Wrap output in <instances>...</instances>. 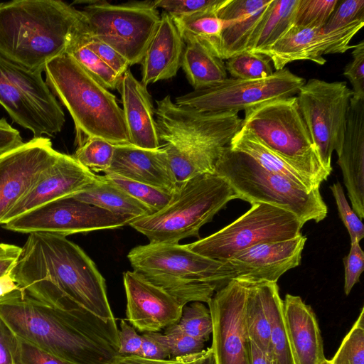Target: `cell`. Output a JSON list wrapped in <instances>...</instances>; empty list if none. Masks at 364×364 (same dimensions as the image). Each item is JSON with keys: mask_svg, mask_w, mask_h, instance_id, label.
Here are the masks:
<instances>
[{"mask_svg": "<svg viewBox=\"0 0 364 364\" xmlns=\"http://www.w3.org/2000/svg\"><path fill=\"white\" fill-rule=\"evenodd\" d=\"M0 105L33 137L59 133L64 112L42 73L29 70L0 55Z\"/></svg>", "mask_w": 364, "mask_h": 364, "instance_id": "cell-10", "label": "cell"}, {"mask_svg": "<svg viewBox=\"0 0 364 364\" xmlns=\"http://www.w3.org/2000/svg\"><path fill=\"white\" fill-rule=\"evenodd\" d=\"M114 146L98 137H89L78 146L73 156L92 172H104L109 168Z\"/></svg>", "mask_w": 364, "mask_h": 364, "instance_id": "cell-39", "label": "cell"}, {"mask_svg": "<svg viewBox=\"0 0 364 364\" xmlns=\"http://www.w3.org/2000/svg\"><path fill=\"white\" fill-rule=\"evenodd\" d=\"M226 0H156V8L171 16L188 15L200 11L220 7Z\"/></svg>", "mask_w": 364, "mask_h": 364, "instance_id": "cell-46", "label": "cell"}, {"mask_svg": "<svg viewBox=\"0 0 364 364\" xmlns=\"http://www.w3.org/2000/svg\"><path fill=\"white\" fill-rule=\"evenodd\" d=\"M338 155L352 208L364 217V99L350 98L342 146Z\"/></svg>", "mask_w": 364, "mask_h": 364, "instance_id": "cell-21", "label": "cell"}, {"mask_svg": "<svg viewBox=\"0 0 364 364\" xmlns=\"http://www.w3.org/2000/svg\"><path fill=\"white\" fill-rule=\"evenodd\" d=\"M330 360L332 364H364V308Z\"/></svg>", "mask_w": 364, "mask_h": 364, "instance_id": "cell-43", "label": "cell"}, {"mask_svg": "<svg viewBox=\"0 0 364 364\" xmlns=\"http://www.w3.org/2000/svg\"><path fill=\"white\" fill-rule=\"evenodd\" d=\"M297 4L298 0H272L246 50L259 53L277 42L292 26Z\"/></svg>", "mask_w": 364, "mask_h": 364, "instance_id": "cell-33", "label": "cell"}, {"mask_svg": "<svg viewBox=\"0 0 364 364\" xmlns=\"http://www.w3.org/2000/svg\"><path fill=\"white\" fill-rule=\"evenodd\" d=\"M245 319L250 341L269 355L271 325L257 282H248Z\"/></svg>", "mask_w": 364, "mask_h": 364, "instance_id": "cell-34", "label": "cell"}, {"mask_svg": "<svg viewBox=\"0 0 364 364\" xmlns=\"http://www.w3.org/2000/svg\"><path fill=\"white\" fill-rule=\"evenodd\" d=\"M235 134L194 142L166 141L164 149L176 188L194 177L215 173L216 163Z\"/></svg>", "mask_w": 364, "mask_h": 364, "instance_id": "cell-26", "label": "cell"}, {"mask_svg": "<svg viewBox=\"0 0 364 364\" xmlns=\"http://www.w3.org/2000/svg\"><path fill=\"white\" fill-rule=\"evenodd\" d=\"M298 103L320 161L330 174L333 151L343 144L353 91L346 82L311 78L299 89Z\"/></svg>", "mask_w": 364, "mask_h": 364, "instance_id": "cell-12", "label": "cell"}, {"mask_svg": "<svg viewBox=\"0 0 364 364\" xmlns=\"http://www.w3.org/2000/svg\"><path fill=\"white\" fill-rule=\"evenodd\" d=\"M134 218L112 213L69 196L45 203L2 226L21 233L48 232L66 237L129 225Z\"/></svg>", "mask_w": 364, "mask_h": 364, "instance_id": "cell-14", "label": "cell"}, {"mask_svg": "<svg viewBox=\"0 0 364 364\" xmlns=\"http://www.w3.org/2000/svg\"><path fill=\"white\" fill-rule=\"evenodd\" d=\"M18 289L20 288L16 285L10 273L0 277V296Z\"/></svg>", "mask_w": 364, "mask_h": 364, "instance_id": "cell-59", "label": "cell"}, {"mask_svg": "<svg viewBox=\"0 0 364 364\" xmlns=\"http://www.w3.org/2000/svg\"><path fill=\"white\" fill-rule=\"evenodd\" d=\"M87 3L81 11L87 33L115 49L129 66L141 63L161 19L154 1Z\"/></svg>", "mask_w": 364, "mask_h": 364, "instance_id": "cell-9", "label": "cell"}, {"mask_svg": "<svg viewBox=\"0 0 364 364\" xmlns=\"http://www.w3.org/2000/svg\"><path fill=\"white\" fill-rule=\"evenodd\" d=\"M330 189L336 200L340 218L349 233L351 242H360L364 237V225L362 220L348 203L339 182L333 183L330 186Z\"/></svg>", "mask_w": 364, "mask_h": 364, "instance_id": "cell-44", "label": "cell"}, {"mask_svg": "<svg viewBox=\"0 0 364 364\" xmlns=\"http://www.w3.org/2000/svg\"><path fill=\"white\" fill-rule=\"evenodd\" d=\"M244 112L241 127L320 188L330 173L320 161L297 97L271 100Z\"/></svg>", "mask_w": 364, "mask_h": 364, "instance_id": "cell-8", "label": "cell"}, {"mask_svg": "<svg viewBox=\"0 0 364 364\" xmlns=\"http://www.w3.org/2000/svg\"><path fill=\"white\" fill-rule=\"evenodd\" d=\"M252 364H272L269 356L251 341Z\"/></svg>", "mask_w": 364, "mask_h": 364, "instance_id": "cell-58", "label": "cell"}, {"mask_svg": "<svg viewBox=\"0 0 364 364\" xmlns=\"http://www.w3.org/2000/svg\"><path fill=\"white\" fill-rule=\"evenodd\" d=\"M109 173L170 193L176 190L166 153L162 146L148 149L130 144L115 145L111 166L105 173Z\"/></svg>", "mask_w": 364, "mask_h": 364, "instance_id": "cell-22", "label": "cell"}, {"mask_svg": "<svg viewBox=\"0 0 364 364\" xmlns=\"http://www.w3.org/2000/svg\"><path fill=\"white\" fill-rule=\"evenodd\" d=\"M185 44L181 67L194 90L215 86L228 78L223 59L198 41Z\"/></svg>", "mask_w": 364, "mask_h": 364, "instance_id": "cell-29", "label": "cell"}, {"mask_svg": "<svg viewBox=\"0 0 364 364\" xmlns=\"http://www.w3.org/2000/svg\"><path fill=\"white\" fill-rule=\"evenodd\" d=\"M141 355L146 358L164 360L171 358L165 335L159 331L144 332L141 335Z\"/></svg>", "mask_w": 364, "mask_h": 364, "instance_id": "cell-52", "label": "cell"}, {"mask_svg": "<svg viewBox=\"0 0 364 364\" xmlns=\"http://www.w3.org/2000/svg\"><path fill=\"white\" fill-rule=\"evenodd\" d=\"M177 325L183 333L204 342L209 339L213 331L209 309L199 301L191 302L183 307Z\"/></svg>", "mask_w": 364, "mask_h": 364, "instance_id": "cell-42", "label": "cell"}, {"mask_svg": "<svg viewBox=\"0 0 364 364\" xmlns=\"http://www.w3.org/2000/svg\"><path fill=\"white\" fill-rule=\"evenodd\" d=\"M271 325L269 358L272 364H296L287 336L283 314V300L277 283L257 282Z\"/></svg>", "mask_w": 364, "mask_h": 364, "instance_id": "cell-31", "label": "cell"}, {"mask_svg": "<svg viewBox=\"0 0 364 364\" xmlns=\"http://www.w3.org/2000/svg\"><path fill=\"white\" fill-rule=\"evenodd\" d=\"M338 3V0H298L292 26L322 28Z\"/></svg>", "mask_w": 364, "mask_h": 364, "instance_id": "cell-41", "label": "cell"}, {"mask_svg": "<svg viewBox=\"0 0 364 364\" xmlns=\"http://www.w3.org/2000/svg\"><path fill=\"white\" fill-rule=\"evenodd\" d=\"M44 72L47 85L73 119L78 146L89 137L101 138L114 145L130 144L116 97L70 55L65 53L53 59Z\"/></svg>", "mask_w": 364, "mask_h": 364, "instance_id": "cell-5", "label": "cell"}, {"mask_svg": "<svg viewBox=\"0 0 364 364\" xmlns=\"http://www.w3.org/2000/svg\"><path fill=\"white\" fill-rule=\"evenodd\" d=\"M225 67L231 77L241 80L265 78L274 73L271 60L267 55L248 50L228 59Z\"/></svg>", "mask_w": 364, "mask_h": 364, "instance_id": "cell-38", "label": "cell"}, {"mask_svg": "<svg viewBox=\"0 0 364 364\" xmlns=\"http://www.w3.org/2000/svg\"><path fill=\"white\" fill-rule=\"evenodd\" d=\"M185 46L172 17L163 11L140 63L141 82L146 87L149 84L176 76L181 65Z\"/></svg>", "mask_w": 364, "mask_h": 364, "instance_id": "cell-25", "label": "cell"}, {"mask_svg": "<svg viewBox=\"0 0 364 364\" xmlns=\"http://www.w3.org/2000/svg\"><path fill=\"white\" fill-rule=\"evenodd\" d=\"M205 350L193 355L164 360L146 358L139 355H118L111 364H196L203 355Z\"/></svg>", "mask_w": 364, "mask_h": 364, "instance_id": "cell-54", "label": "cell"}, {"mask_svg": "<svg viewBox=\"0 0 364 364\" xmlns=\"http://www.w3.org/2000/svg\"><path fill=\"white\" fill-rule=\"evenodd\" d=\"M21 248L10 275L27 294L55 308L114 318L105 280L77 245L60 235L33 232Z\"/></svg>", "mask_w": 364, "mask_h": 364, "instance_id": "cell-1", "label": "cell"}, {"mask_svg": "<svg viewBox=\"0 0 364 364\" xmlns=\"http://www.w3.org/2000/svg\"><path fill=\"white\" fill-rule=\"evenodd\" d=\"M127 320L140 332H157L178 322L183 306L135 271L124 273Z\"/></svg>", "mask_w": 364, "mask_h": 364, "instance_id": "cell-18", "label": "cell"}, {"mask_svg": "<svg viewBox=\"0 0 364 364\" xmlns=\"http://www.w3.org/2000/svg\"><path fill=\"white\" fill-rule=\"evenodd\" d=\"M119 349L121 356L141 355V335L126 320L120 321V328L118 329Z\"/></svg>", "mask_w": 364, "mask_h": 364, "instance_id": "cell-53", "label": "cell"}, {"mask_svg": "<svg viewBox=\"0 0 364 364\" xmlns=\"http://www.w3.org/2000/svg\"><path fill=\"white\" fill-rule=\"evenodd\" d=\"M304 224L292 213L267 203H255L218 232L186 245L193 252L225 262L255 245L294 238Z\"/></svg>", "mask_w": 364, "mask_h": 364, "instance_id": "cell-11", "label": "cell"}, {"mask_svg": "<svg viewBox=\"0 0 364 364\" xmlns=\"http://www.w3.org/2000/svg\"><path fill=\"white\" fill-rule=\"evenodd\" d=\"M14 364H74L18 338Z\"/></svg>", "mask_w": 364, "mask_h": 364, "instance_id": "cell-47", "label": "cell"}, {"mask_svg": "<svg viewBox=\"0 0 364 364\" xmlns=\"http://www.w3.org/2000/svg\"><path fill=\"white\" fill-rule=\"evenodd\" d=\"M104 178L120 188L134 198L149 207L153 213L166 206L171 200L173 193L132 181L114 173H105Z\"/></svg>", "mask_w": 364, "mask_h": 364, "instance_id": "cell-37", "label": "cell"}, {"mask_svg": "<svg viewBox=\"0 0 364 364\" xmlns=\"http://www.w3.org/2000/svg\"><path fill=\"white\" fill-rule=\"evenodd\" d=\"M363 26L364 0H344L337 4L321 31H359Z\"/></svg>", "mask_w": 364, "mask_h": 364, "instance_id": "cell-40", "label": "cell"}, {"mask_svg": "<svg viewBox=\"0 0 364 364\" xmlns=\"http://www.w3.org/2000/svg\"><path fill=\"white\" fill-rule=\"evenodd\" d=\"M94 173L73 156L59 153L55 163L4 218V224L50 201L73 196L96 182Z\"/></svg>", "mask_w": 364, "mask_h": 364, "instance_id": "cell-20", "label": "cell"}, {"mask_svg": "<svg viewBox=\"0 0 364 364\" xmlns=\"http://www.w3.org/2000/svg\"><path fill=\"white\" fill-rule=\"evenodd\" d=\"M305 82L304 78L284 68L262 79L228 77L215 86L181 95L175 103L201 112H238L271 100L296 96Z\"/></svg>", "mask_w": 364, "mask_h": 364, "instance_id": "cell-13", "label": "cell"}, {"mask_svg": "<svg viewBox=\"0 0 364 364\" xmlns=\"http://www.w3.org/2000/svg\"><path fill=\"white\" fill-rule=\"evenodd\" d=\"M319 364H332L330 360L323 359Z\"/></svg>", "mask_w": 364, "mask_h": 364, "instance_id": "cell-61", "label": "cell"}, {"mask_svg": "<svg viewBox=\"0 0 364 364\" xmlns=\"http://www.w3.org/2000/svg\"><path fill=\"white\" fill-rule=\"evenodd\" d=\"M86 31L87 29L73 40L66 53L70 55L90 76L106 89H118L122 77L119 76L87 46L83 38V33Z\"/></svg>", "mask_w": 364, "mask_h": 364, "instance_id": "cell-36", "label": "cell"}, {"mask_svg": "<svg viewBox=\"0 0 364 364\" xmlns=\"http://www.w3.org/2000/svg\"><path fill=\"white\" fill-rule=\"evenodd\" d=\"M48 137H33L0 156V225L14 205L56 161Z\"/></svg>", "mask_w": 364, "mask_h": 364, "instance_id": "cell-16", "label": "cell"}, {"mask_svg": "<svg viewBox=\"0 0 364 364\" xmlns=\"http://www.w3.org/2000/svg\"><path fill=\"white\" fill-rule=\"evenodd\" d=\"M229 146L232 150L250 156L266 170L286 178L306 191L319 188L245 127H241Z\"/></svg>", "mask_w": 364, "mask_h": 364, "instance_id": "cell-28", "label": "cell"}, {"mask_svg": "<svg viewBox=\"0 0 364 364\" xmlns=\"http://www.w3.org/2000/svg\"><path fill=\"white\" fill-rule=\"evenodd\" d=\"M0 317L14 334L74 364H111L119 355L115 318L50 306L21 288L0 296Z\"/></svg>", "mask_w": 364, "mask_h": 364, "instance_id": "cell-2", "label": "cell"}, {"mask_svg": "<svg viewBox=\"0 0 364 364\" xmlns=\"http://www.w3.org/2000/svg\"><path fill=\"white\" fill-rule=\"evenodd\" d=\"M18 337L0 317V364H14Z\"/></svg>", "mask_w": 364, "mask_h": 364, "instance_id": "cell-55", "label": "cell"}, {"mask_svg": "<svg viewBox=\"0 0 364 364\" xmlns=\"http://www.w3.org/2000/svg\"><path fill=\"white\" fill-rule=\"evenodd\" d=\"M345 268L344 291L348 295L354 285L359 282L364 269V252L358 242L350 243L348 255L343 259Z\"/></svg>", "mask_w": 364, "mask_h": 364, "instance_id": "cell-50", "label": "cell"}, {"mask_svg": "<svg viewBox=\"0 0 364 364\" xmlns=\"http://www.w3.org/2000/svg\"><path fill=\"white\" fill-rule=\"evenodd\" d=\"M160 141L194 142L210 140L241 128L238 112H201L177 105L170 95L156 101L154 108Z\"/></svg>", "mask_w": 364, "mask_h": 364, "instance_id": "cell-17", "label": "cell"}, {"mask_svg": "<svg viewBox=\"0 0 364 364\" xmlns=\"http://www.w3.org/2000/svg\"><path fill=\"white\" fill-rule=\"evenodd\" d=\"M23 143L20 132L4 118L0 119V156Z\"/></svg>", "mask_w": 364, "mask_h": 364, "instance_id": "cell-56", "label": "cell"}, {"mask_svg": "<svg viewBox=\"0 0 364 364\" xmlns=\"http://www.w3.org/2000/svg\"><path fill=\"white\" fill-rule=\"evenodd\" d=\"M352 60L348 63L343 71L352 87L354 99H364V41L355 45L351 53Z\"/></svg>", "mask_w": 364, "mask_h": 364, "instance_id": "cell-48", "label": "cell"}, {"mask_svg": "<svg viewBox=\"0 0 364 364\" xmlns=\"http://www.w3.org/2000/svg\"><path fill=\"white\" fill-rule=\"evenodd\" d=\"M83 38L90 50L95 52L119 76H123L129 69V64L119 53L105 43L91 37L87 31L83 33Z\"/></svg>", "mask_w": 364, "mask_h": 364, "instance_id": "cell-49", "label": "cell"}, {"mask_svg": "<svg viewBox=\"0 0 364 364\" xmlns=\"http://www.w3.org/2000/svg\"><path fill=\"white\" fill-rule=\"evenodd\" d=\"M130 144L148 149L160 146L154 118V107L146 87L128 69L121 78L118 89Z\"/></svg>", "mask_w": 364, "mask_h": 364, "instance_id": "cell-23", "label": "cell"}, {"mask_svg": "<svg viewBox=\"0 0 364 364\" xmlns=\"http://www.w3.org/2000/svg\"><path fill=\"white\" fill-rule=\"evenodd\" d=\"M77 200L117 215L141 218L153 213L146 205L98 175L96 182L73 196Z\"/></svg>", "mask_w": 364, "mask_h": 364, "instance_id": "cell-30", "label": "cell"}, {"mask_svg": "<svg viewBox=\"0 0 364 364\" xmlns=\"http://www.w3.org/2000/svg\"><path fill=\"white\" fill-rule=\"evenodd\" d=\"M127 258L134 271L173 296L183 307L208 303L235 279L228 262L214 260L179 243H149L132 249Z\"/></svg>", "mask_w": 364, "mask_h": 364, "instance_id": "cell-4", "label": "cell"}, {"mask_svg": "<svg viewBox=\"0 0 364 364\" xmlns=\"http://www.w3.org/2000/svg\"><path fill=\"white\" fill-rule=\"evenodd\" d=\"M196 364H215L212 348L205 349L203 355Z\"/></svg>", "mask_w": 364, "mask_h": 364, "instance_id": "cell-60", "label": "cell"}, {"mask_svg": "<svg viewBox=\"0 0 364 364\" xmlns=\"http://www.w3.org/2000/svg\"><path fill=\"white\" fill-rule=\"evenodd\" d=\"M247 288V282L232 279L208 303L213 321L210 348L215 364H252L245 319Z\"/></svg>", "mask_w": 364, "mask_h": 364, "instance_id": "cell-15", "label": "cell"}, {"mask_svg": "<svg viewBox=\"0 0 364 364\" xmlns=\"http://www.w3.org/2000/svg\"><path fill=\"white\" fill-rule=\"evenodd\" d=\"M22 248L11 244L0 243V277L11 272L21 255Z\"/></svg>", "mask_w": 364, "mask_h": 364, "instance_id": "cell-57", "label": "cell"}, {"mask_svg": "<svg viewBox=\"0 0 364 364\" xmlns=\"http://www.w3.org/2000/svg\"><path fill=\"white\" fill-rule=\"evenodd\" d=\"M220 7L185 16H171L184 43L198 41L216 56L220 58L221 33L232 21H224L218 17L217 13Z\"/></svg>", "mask_w": 364, "mask_h": 364, "instance_id": "cell-32", "label": "cell"}, {"mask_svg": "<svg viewBox=\"0 0 364 364\" xmlns=\"http://www.w3.org/2000/svg\"><path fill=\"white\" fill-rule=\"evenodd\" d=\"M215 173L228 182L237 198L251 205L267 203L287 210L304 225L310 220L318 223L327 215V206L319 188L306 191L229 145L220 156Z\"/></svg>", "mask_w": 364, "mask_h": 364, "instance_id": "cell-7", "label": "cell"}, {"mask_svg": "<svg viewBox=\"0 0 364 364\" xmlns=\"http://www.w3.org/2000/svg\"><path fill=\"white\" fill-rule=\"evenodd\" d=\"M283 314L296 364H319L326 358L320 328L311 306L300 296L287 294Z\"/></svg>", "mask_w": 364, "mask_h": 364, "instance_id": "cell-24", "label": "cell"}, {"mask_svg": "<svg viewBox=\"0 0 364 364\" xmlns=\"http://www.w3.org/2000/svg\"><path fill=\"white\" fill-rule=\"evenodd\" d=\"M236 194L222 176L203 174L183 183L161 210L133 219L129 224L142 233L149 243H178L184 238L199 237V230Z\"/></svg>", "mask_w": 364, "mask_h": 364, "instance_id": "cell-6", "label": "cell"}, {"mask_svg": "<svg viewBox=\"0 0 364 364\" xmlns=\"http://www.w3.org/2000/svg\"><path fill=\"white\" fill-rule=\"evenodd\" d=\"M271 1L249 16L232 20L223 29L220 42L221 59L228 60L246 50L250 38L264 18Z\"/></svg>", "mask_w": 364, "mask_h": 364, "instance_id": "cell-35", "label": "cell"}, {"mask_svg": "<svg viewBox=\"0 0 364 364\" xmlns=\"http://www.w3.org/2000/svg\"><path fill=\"white\" fill-rule=\"evenodd\" d=\"M270 0H226L217 16L224 21H232L249 16L267 5Z\"/></svg>", "mask_w": 364, "mask_h": 364, "instance_id": "cell-51", "label": "cell"}, {"mask_svg": "<svg viewBox=\"0 0 364 364\" xmlns=\"http://www.w3.org/2000/svg\"><path fill=\"white\" fill-rule=\"evenodd\" d=\"M165 335L171 358L183 357L204 350L205 342L183 333L177 323L166 328Z\"/></svg>", "mask_w": 364, "mask_h": 364, "instance_id": "cell-45", "label": "cell"}, {"mask_svg": "<svg viewBox=\"0 0 364 364\" xmlns=\"http://www.w3.org/2000/svg\"><path fill=\"white\" fill-rule=\"evenodd\" d=\"M87 29L81 10L60 0L0 2V55L42 73Z\"/></svg>", "mask_w": 364, "mask_h": 364, "instance_id": "cell-3", "label": "cell"}, {"mask_svg": "<svg viewBox=\"0 0 364 364\" xmlns=\"http://www.w3.org/2000/svg\"><path fill=\"white\" fill-rule=\"evenodd\" d=\"M306 237L301 234L282 241L262 243L233 255L227 262L235 279L247 282H274L299 265Z\"/></svg>", "mask_w": 364, "mask_h": 364, "instance_id": "cell-19", "label": "cell"}, {"mask_svg": "<svg viewBox=\"0 0 364 364\" xmlns=\"http://www.w3.org/2000/svg\"><path fill=\"white\" fill-rule=\"evenodd\" d=\"M321 28L292 26L277 42L259 51L272 62L275 70L296 60H310L324 65Z\"/></svg>", "mask_w": 364, "mask_h": 364, "instance_id": "cell-27", "label": "cell"}]
</instances>
